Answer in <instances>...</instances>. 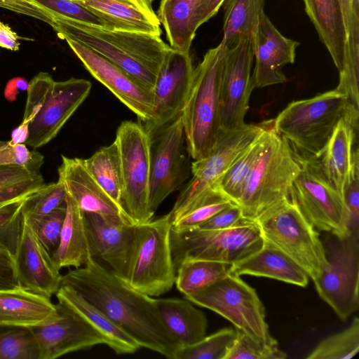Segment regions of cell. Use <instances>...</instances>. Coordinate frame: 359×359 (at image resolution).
<instances>
[{"instance_id":"cell-37","label":"cell","mask_w":359,"mask_h":359,"mask_svg":"<svg viewBox=\"0 0 359 359\" xmlns=\"http://www.w3.org/2000/svg\"><path fill=\"white\" fill-rule=\"evenodd\" d=\"M266 129L241 154L217 184L219 191L236 205L241 197L249 172L264 148Z\"/></svg>"},{"instance_id":"cell-52","label":"cell","mask_w":359,"mask_h":359,"mask_svg":"<svg viewBox=\"0 0 359 359\" xmlns=\"http://www.w3.org/2000/svg\"><path fill=\"white\" fill-rule=\"evenodd\" d=\"M225 0H201L198 10L199 26L213 17Z\"/></svg>"},{"instance_id":"cell-1","label":"cell","mask_w":359,"mask_h":359,"mask_svg":"<svg viewBox=\"0 0 359 359\" xmlns=\"http://www.w3.org/2000/svg\"><path fill=\"white\" fill-rule=\"evenodd\" d=\"M61 285L73 287L140 347L175 359L181 346L163 325L156 299L135 290L93 258L62 276Z\"/></svg>"},{"instance_id":"cell-45","label":"cell","mask_w":359,"mask_h":359,"mask_svg":"<svg viewBox=\"0 0 359 359\" xmlns=\"http://www.w3.org/2000/svg\"><path fill=\"white\" fill-rule=\"evenodd\" d=\"M54 18H64L104 27L101 20L76 0H34Z\"/></svg>"},{"instance_id":"cell-55","label":"cell","mask_w":359,"mask_h":359,"mask_svg":"<svg viewBox=\"0 0 359 359\" xmlns=\"http://www.w3.org/2000/svg\"><path fill=\"white\" fill-rule=\"evenodd\" d=\"M339 1L346 36H347L354 25V20L359 18V11L354 13V11H353V0H339Z\"/></svg>"},{"instance_id":"cell-5","label":"cell","mask_w":359,"mask_h":359,"mask_svg":"<svg viewBox=\"0 0 359 359\" xmlns=\"http://www.w3.org/2000/svg\"><path fill=\"white\" fill-rule=\"evenodd\" d=\"M92 84L83 79L56 81L47 72H39L30 81L22 123L29 125L25 142L37 149L54 139L88 96Z\"/></svg>"},{"instance_id":"cell-57","label":"cell","mask_w":359,"mask_h":359,"mask_svg":"<svg viewBox=\"0 0 359 359\" xmlns=\"http://www.w3.org/2000/svg\"><path fill=\"white\" fill-rule=\"evenodd\" d=\"M149 1H150V2H151V3H152V1H154V0H149Z\"/></svg>"},{"instance_id":"cell-21","label":"cell","mask_w":359,"mask_h":359,"mask_svg":"<svg viewBox=\"0 0 359 359\" xmlns=\"http://www.w3.org/2000/svg\"><path fill=\"white\" fill-rule=\"evenodd\" d=\"M14 262L20 287L49 299L55 294L61 283L60 269L24 217Z\"/></svg>"},{"instance_id":"cell-22","label":"cell","mask_w":359,"mask_h":359,"mask_svg":"<svg viewBox=\"0 0 359 359\" xmlns=\"http://www.w3.org/2000/svg\"><path fill=\"white\" fill-rule=\"evenodd\" d=\"M57 171V181L83 212L95 213L116 223L134 224L121 206L90 175L82 158L62 156Z\"/></svg>"},{"instance_id":"cell-16","label":"cell","mask_w":359,"mask_h":359,"mask_svg":"<svg viewBox=\"0 0 359 359\" xmlns=\"http://www.w3.org/2000/svg\"><path fill=\"white\" fill-rule=\"evenodd\" d=\"M254 60L252 40L243 36L226 48L220 84L221 130L244 125L249 100L255 88L252 67Z\"/></svg>"},{"instance_id":"cell-54","label":"cell","mask_w":359,"mask_h":359,"mask_svg":"<svg viewBox=\"0 0 359 359\" xmlns=\"http://www.w3.org/2000/svg\"><path fill=\"white\" fill-rule=\"evenodd\" d=\"M28 86L29 82L25 78L14 77L7 82L4 92V97L8 101L13 102L20 92L27 91Z\"/></svg>"},{"instance_id":"cell-24","label":"cell","mask_w":359,"mask_h":359,"mask_svg":"<svg viewBox=\"0 0 359 359\" xmlns=\"http://www.w3.org/2000/svg\"><path fill=\"white\" fill-rule=\"evenodd\" d=\"M359 114L342 119L314 163L325 180L341 195L355 162L359 159L357 141ZM343 197V196H342Z\"/></svg>"},{"instance_id":"cell-30","label":"cell","mask_w":359,"mask_h":359,"mask_svg":"<svg viewBox=\"0 0 359 359\" xmlns=\"http://www.w3.org/2000/svg\"><path fill=\"white\" fill-rule=\"evenodd\" d=\"M305 12L335 67H344L346 32L339 0H302Z\"/></svg>"},{"instance_id":"cell-12","label":"cell","mask_w":359,"mask_h":359,"mask_svg":"<svg viewBox=\"0 0 359 359\" xmlns=\"http://www.w3.org/2000/svg\"><path fill=\"white\" fill-rule=\"evenodd\" d=\"M123 180L121 205L134 224L150 221V137L141 123L125 121L116 130Z\"/></svg>"},{"instance_id":"cell-15","label":"cell","mask_w":359,"mask_h":359,"mask_svg":"<svg viewBox=\"0 0 359 359\" xmlns=\"http://www.w3.org/2000/svg\"><path fill=\"white\" fill-rule=\"evenodd\" d=\"M291 198L317 230L330 232L339 239L351 234L342 195L325 180L314 163L302 164L292 184Z\"/></svg>"},{"instance_id":"cell-7","label":"cell","mask_w":359,"mask_h":359,"mask_svg":"<svg viewBox=\"0 0 359 359\" xmlns=\"http://www.w3.org/2000/svg\"><path fill=\"white\" fill-rule=\"evenodd\" d=\"M255 221L264 239L295 262L313 281L328 268L325 248L318 230L292 198L276 203Z\"/></svg>"},{"instance_id":"cell-42","label":"cell","mask_w":359,"mask_h":359,"mask_svg":"<svg viewBox=\"0 0 359 359\" xmlns=\"http://www.w3.org/2000/svg\"><path fill=\"white\" fill-rule=\"evenodd\" d=\"M39 358V348L32 329L0 328V359Z\"/></svg>"},{"instance_id":"cell-2","label":"cell","mask_w":359,"mask_h":359,"mask_svg":"<svg viewBox=\"0 0 359 359\" xmlns=\"http://www.w3.org/2000/svg\"><path fill=\"white\" fill-rule=\"evenodd\" d=\"M53 29L90 48L153 92L162 62L170 49L161 36L111 29L64 18H54Z\"/></svg>"},{"instance_id":"cell-47","label":"cell","mask_w":359,"mask_h":359,"mask_svg":"<svg viewBox=\"0 0 359 359\" xmlns=\"http://www.w3.org/2000/svg\"><path fill=\"white\" fill-rule=\"evenodd\" d=\"M65 215V204L54 210L34 225L30 224L36 232L39 240L51 257L58 247Z\"/></svg>"},{"instance_id":"cell-6","label":"cell","mask_w":359,"mask_h":359,"mask_svg":"<svg viewBox=\"0 0 359 359\" xmlns=\"http://www.w3.org/2000/svg\"><path fill=\"white\" fill-rule=\"evenodd\" d=\"M301 168L271 121L264 148L249 172L238 203L243 218L255 221L273 205L290 198L293 182Z\"/></svg>"},{"instance_id":"cell-8","label":"cell","mask_w":359,"mask_h":359,"mask_svg":"<svg viewBox=\"0 0 359 359\" xmlns=\"http://www.w3.org/2000/svg\"><path fill=\"white\" fill-rule=\"evenodd\" d=\"M171 228L168 214L135 226L126 282L150 297H158L168 292L175 282L176 269L170 245Z\"/></svg>"},{"instance_id":"cell-18","label":"cell","mask_w":359,"mask_h":359,"mask_svg":"<svg viewBox=\"0 0 359 359\" xmlns=\"http://www.w3.org/2000/svg\"><path fill=\"white\" fill-rule=\"evenodd\" d=\"M90 74L145 123L153 116V95L131 76L84 45L62 37Z\"/></svg>"},{"instance_id":"cell-40","label":"cell","mask_w":359,"mask_h":359,"mask_svg":"<svg viewBox=\"0 0 359 359\" xmlns=\"http://www.w3.org/2000/svg\"><path fill=\"white\" fill-rule=\"evenodd\" d=\"M236 336V329H221L193 345L181 346L175 359H224Z\"/></svg>"},{"instance_id":"cell-31","label":"cell","mask_w":359,"mask_h":359,"mask_svg":"<svg viewBox=\"0 0 359 359\" xmlns=\"http://www.w3.org/2000/svg\"><path fill=\"white\" fill-rule=\"evenodd\" d=\"M66 215L58 247L52 259L57 267L79 268L91 258L83 212L76 202L67 194Z\"/></svg>"},{"instance_id":"cell-50","label":"cell","mask_w":359,"mask_h":359,"mask_svg":"<svg viewBox=\"0 0 359 359\" xmlns=\"http://www.w3.org/2000/svg\"><path fill=\"white\" fill-rule=\"evenodd\" d=\"M241 219H243L241 208L239 205L232 203L217 212L197 228L208 230L225 229L233 226Z\"/></svg>"},{"instance_id":"cell-14","label":"cell","mask_w":359,"mask_h":359,"mask_svg":"<svg viewBox=\"0 0 359 359\" xmlns=\"http://www.w3.org/2000/svg\"><path fill=\"white\" fill-rule=\"evenodd\" d=\"M325 252L329 266L313 281L315 287L338 317L346 320L359 307V233L337 238Z\"/></svg>"},{"instance_id":"cell-11","label":"cell","mask_w":359,"mask_h":359,"mask_svg":"<svg viewBox=\"0 0 359 359\" xmlns=\"http://www.w3.org/2000/svg\"><path fill=\"white\" fill-rule=\"evenodd\" d=\"M270 121L258 124L245 123L242 126L221 130L215 145L210 153L191 164L192 178L178 196L169 212L176 219L195 203L217 187L222 176L269 126Z\"/></svg>"},{"instance_id":"cell-10","label":"cell","mask_w":359,"mask_h":359,"mask_svg":"<svg viewBox=\"0 0 359 359\" xmlns=\"http://www.w3.org/2000/svg\"><path fill=\"white\" fill-rule=\"evenodd\" d=\"M185 298L207 308L230 321L236 328L255 340L269 345H278L271 335L266 321L264 306L255 290L240 276L228 274Z\"/></svg>"},{"instance_id":"cell-9","label":"cell","mask_w":359,"mask_h":359,"mask_svg":"<svg viewBox=\"0 0 359 359\" xmlns=\"http://www.w3.org/2000/svg\"><path fill=\"white\" fill-rule=\"evenodd\" d=\"M260 228L254 220L241 219L222 229H171L170 245L175 269L187 259H206L233 264L259 250L264 244Z\"/></svg>"},{"instance_id":"cell-49","label":"cell","mask_w":359,"mask_h":359,"mask_svg":"<svg viewBox=\"0 0 359 359\" xmlns=\"http://www.w3.org/2000/svg\"><path fill=\"white\" fill-rule=\"evenodd\" d=\"M0 7L28 15L48 23L53 27V16L41 8L34 0H0Z\"/></svg>"},{"instance_id":"cell-29","label":"cell","mask_w":359,"mask_h":359,"mask_svg":"<svg viewBox=\"0 0 359 359\" xmlns=\"http://www.w3.org/2000/svg\"><path fill=\"white\" fill-rule=\"evenodd\" d=\"M163 325L180 346L193 345L206 335L208 320L187 299H156Z\"/></svg>"},{"instance_id":"cell-32","label":"cell","mask_w":359,"mask_h":359,"mask_svg":"<svg viewBox=\"0 0 359 359\" xmlns=\"http://www.w3.org/2000/svg\"><path fill=\"white\" fill-rule=\"evenodd\" d=\"M201 0H161L158 18L171 48L189 53L197 29Z\"/></svg>"},{"instance_id":"cell-39","label":"cell","mask_w":359,"mask_h":359,"mask_svg":"<svg viewBox=\"0 0 359 359\" xmlns=\"http://www.w3.org/2000/svg\"><path fill=\"white\" fill-rule=\"evenodd\" d=\"M231 202L216 187L172 223V230L183 231L197 228Z\"/></svg>"},{"instance_id":"cell-46","label":"cell","mask_w":359,"mask_h":359,"mask_svg":"<svg viewBox=\"0 0 359 359\" xmlns=\"http://www.w3.org/2000/svg\"><path fill=\"white\" fill-rule=\"evenodd\" d=\"M44 156L35 149L29 150L26 144H11L0 141V165H16L30 171H40Z\"/></svg>"},{"instance_id":"cell-38","label":"cell","mask_w":359,"mask_h":359,"mask_svg":"<svg viewBox=\"0 0 359 359\" xmlns=\"http://www.w3.org/2000/svg\"><path fill=\"white\" fill-rule=\"evenodd\" d=\"M359 351V319L354 317L348 327L323 339L306 359H351Z\"/></svg>"},{"instance_id":"cell-4","label":"cell","mask_w":359,"mask_h":359,"mask_svg":"<svg viewBox=\"0 0 359 359\" xmlns=\"http://www.w3.org/2000/svg\"><path fill=\"white\" fill-rule=\"evenodd\" d=\"M226 48L222 43L208 50L194 68L192 83L181 113L189 156H208L221 132L220 84Z\"/></svg>"},{"instance_id":"cell-56","label":"cell","mask_w":359,"mask_h":359,"mask_svg":"<svg viewBox=\"0 0 359 359\" xmlns=\"http://www.w3.org/2000/svg\"><path fill=\"white\" fill-rule=\"evenodd\" d=\"M29 125L22 123L11 132V138L9 142L11 144H24L29 137Z\"/></svg>"},{"instance_id":"cell-44","label":"cell","mask_w":359,"mask_h":359,"mask_svg":"<svg viewBox=\"0 0 359 359\" xmlns=\"http://www.w3.org/2000/svg\"><path fill=\"white\" fill-rule=\"evenodd\" d=\"M287 353L278 345L259 342L236 330V338L224 359H285Z\"/></svg>"},{"instance_id":"cell-17","label":"cell","mask_w":359,"mask_h":359,"mask_svg":"<svg viewBox=\"0 0 359 359\" xmlns=\"http://www.w3.org/2000/svg\"><path fill=\"white\" fill-rule=\"evenodd\" d=\"M194 67L189 53L170 48L159 68L153 89V116L142 124L149 135L178 117L191 88Z\"/></svg>"},{"instance_id":"cell-48","label":"cell","mask_w":359,"mask_h":359,"mask_svg":"<svg viewBox=\"0 0 359 359\" xmlns=\"http://www.w3.org/2000/svg\"><path fill=\"white\" fill-rule=\"evenodd\" d=\"M359 159L352 168L343 191L346 226L349 233H359Z\"/></svg>"},{"instance_id":"cell-26","label":"cell","mask_w":359,"mask_h":359,"mask_svg":"<svg viewBox=\"0 0 359 359\" xmlns=\"http://www.w3.org/2000/svg\"><path fill=\"white\" fill-rule=\"evenodd\" d=\"M59 316L50 299L21 287L0 290V328H34Z\"/></svg>"},{"instance_id":"cell-43","label":"cell","mask_w":359,"mask_h":359,"mask_svg":"<svg viewBox=\"0 0 359 359\" xmlns=\"http://www.w3.org/2000/svg\"><path fill=\"white\" fill-rule=\"evenodd\" d=\"M25 199L0 208V251L9 254L13 259L20 243L23 219L22 211Z\"/></svg>"},{"instance_id":"cell-23","label":"cell","mask_w":359,"mask_h":359,"mask_svg":"<svg viewBox=\"0 0 359 359\" xmlns=\"http://www.w3.org/2000/svg\"><path fill=\"white\" fill-rule=\"evenodd\" d=\"M255 65L252 74L255 88L287 81L283 67L294 62L299 43L283 36L264 13L253 39Z\"/></svg>"},{"instance_id":"cell-28","label":"cell","mask_w":359,"mask_h":359,"mask_svg":"<svg viewBox=\"0 0 359 359\" xmlns=\"http://www.w3.org/2000/svg\"><path fill=\"white\" fill-rule=\"evenodd\" d=\"M55 295L59 303L73 310L99 332L106 339V345L116 353H133L140 348L132 337L71 286L61 285Z\"/></svg>"},{"instance_id":"cell-20","label":"cell","mask_w":359,"mask_h":359,"mask_svg":"<svg viewBox=\"0 0 359 359\" xmlns=\"http://www.w3.org/2000/svg\"><path fill=\"white\" fill-rule=\"evenodd\" d=\"M83 216L92 258L126 281L135 225L110 222L95 213Z\"/></svg>"},{"instance_id":"cell-41","label":"cell","mask_w":359,"mask_h":359,"mask_svg":"<svg viewBox=\"0 0 359 359\" xmlns=\"http://www.w3.org/2000/svg\"><path fill=\"white\" fill-rule=\"evenodd\" d=\"M66 196V191L60 182L46 184L25 200L22 216L31 225H34L54 210L65 205Z\"/></svg>"},{"instance_id":"cell-3","label":"cell","mask_w":359,"mask_h":359,"mask_svg":"<svg viewBox=\"0 0 359 359\" xmlns=\"http://www.w3.org/2000/svg\"><path fill=\"white\" fill-rule=\"evenodd\" d=\"M358 109L334 89L290 102L272 121V127L300 164L309 163L321 155L337 124L359 114Z\"/></svg>"},{"instance_id":"cell-53","label":"cell","mask_w":359,"mask_h":359,"mask_svg":"<svg viewBox=\"0 0 359 359\" xmlns=\"http://www.w3.org/2000/svg\"><path fill=\"white\" fill-rule=\"evenodd\" d=\"M20 37L6 24L0 20V47L18 50Z\"/></svg>"},{"instance_id":"cell-25","label":"cell","mask_w":359,"mask_h":359,"mask_svg":"<svg viewBox=\"0 0 359 359\" xmlns=\"http://www.w3.org/2000/svg\"><path fill=\"white\" fill-rule=\"evenodd\" d=\"M104 27L161 36V22L149 0H76Z\"/></svg>"},{"instance_id":"cell-51","label":"cell","mask_w":359,"mask_h":359,"mask_svg":"<svg viewBox=\"0 0 359 359\" xmlns=\"http://www.w3.org/2000/svg\"><path fill=\"white\" fill-rule=\"evenodd\" d=\"M20 287L15 273L13 257L0 251V290Z\"/></svg>"},{"instance_id":"cell-27","label":"cell","mask_w":359,"mask_h":359,"mask_svg":"<svg viewBox=\"0 0 359 359\" xmlns=\"http://www.w3.org/2000/svg\"><path fill=\"white\" fill-rule=\"evenodd\" d=\"M230 272L270 278L299 287H306L309 278L295 262L266 240L257 252L232 264Z\"/></svg>"},{"instance_id":"cell-33","label":"cell","mask_w":359,"mask_h":359,"mask_svg":"<svg viewBox=\"0 0 359 359\" xmlns=\"http://www.w3.org/2000/svg\"><path fill=\"white\" fill-rule=\"evenodd\" d=\"M223 37L226 48L235 45L241 37L252 41L264 13L265 0H225Z\"/></svg>"},{"instance_id":"cell-36","label":"cell","mask_w":359,"mask_h":359,"mask_svg":"<svg viewBox=\"0 0 359 359\" xmlns=\"http://www.w3.org/2000/svg\"><path fill=\"white\" fill-rule=\"evenodd\" d=\"M46 184L40 171L0 165V208L32 195Z\"/></svg>"},{"instance_id":"cell-34","label":"cell","mask_w":359,"mask_h":359,"mask_svg":"<svg viewBox=\"0 0 359 359\" xmlns=\"http://www.w3.org/2000/svg\"><path fill=\"white\" fill-rule=\"evenodd\" d=\"M83 163L94 180L121 206L123 180L121 158L116 142L114 140L111 144L101 147L90 157L83 159Z\"/></svg>"},{"instance_id":"cell-19","label":"cell","mask_w":359,"mask_h":359,"mask_svg":"<svg viewBox=\"0 0 359 359\" xmlns=\"http://www.w3.org/2000/svg\"><path fill=\"white\" fill-rule=\"evenodd\" d=\"M56 306L57 318L32 328L39 348V359H54L107 344L104 337L73 310L59 302Z\"/></svg>"},{"instance_id":"cell-13","label":"cell","mask_w":359,"mask_h":359,"mask_svg":"<svg viewBox=\"0 0 359 359\" xmlns=\"http://www.w3.org/2000/svg\"><path fill=\"white\" fill-rule=\"evenodd\" d=\"M149 136V207L154 214L161 203L182 187L191 165L181 115Z\"/></svg>"},{"instance_id":"cell-35","label":"cell","mask_w":359,"mask_h":359,"mask_svg":"<svg viewBox=\"0 0 359 359\" xmlns=\"http://www.w3.org/2000/svg\"><path fill=\"white\" fill-rule=\"evenodd\" d=\"M231 264L206 259H187L176 269L175 284L178 290L189 295L199 292L226 274Z\"/></svg>"}]
</instances>
